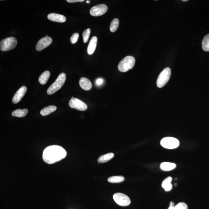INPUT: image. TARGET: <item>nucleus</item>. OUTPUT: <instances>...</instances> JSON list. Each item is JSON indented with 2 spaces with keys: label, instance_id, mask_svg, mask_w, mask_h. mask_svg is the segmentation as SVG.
<instances>
[{
  "label": "nucleus",
  "instance_id": "nucleus-1",
  "mask_svg": "<svg viewBox=\"0 0 209 209\" xmlns=\"http://www.w3.org/2000/svg\"><path fill=\"white\" fill-rule=\"evenodd\" d=\"M67 154L66 150L62 147L58 145L50 146L43 151L42 158L45 162L52 164L65 158Z\"/></svg>",
  "mask_w": 209,
  "mask_h": 209
},
{
  "label": "nucleus",
  "instance_id": "nucleus-2",
  "mask_svg": "<svg viewBox=\"0 0 209 209\" xmlns=\"http://www.w3.org/2000/svg\"><path fill=\"white\" fill-rule=\"evenodd\" d=\"M66 80V74L64 73L60 74L56 81L48 88L47 93L49 95L53 94L60 90L65 83Z\"/></svg>",
  "mask_w": 209,
  "mask_h": 209
},
{
  "label": "nucleus",
  "instance_id": "nucleus-3",
  "mask_svg": "<svg viewBox=\"0 0 209 209\" xmlns=\"http://www.w3.org/2000/svg\"><path fill=\"white\" fill-rule=\"evenodd\" d=\"M135 64V58L131 56L126 57L119 63L118 68L120 72L128 71L133 68Z\"/></svg>",
  "mask_w": 209,
  "mask_h": 209
},
{
  "label": "nucleus",
  "instance_id": "nucleus-4",
  "mask_svg": "<svg viewBox=\"0 0 209 209\" xmlns=\"http://www.w3.org/2000/svg\"><path fill=\"white\" fill-rule=\"evenodd\" d=\"M18 43L17 39L14 37L4 39L0 43V49L2 51H8L14 49Z\"/></svg>",
  "mask_w": 209,
  "mask_h": 209
},
{
  "label": "nucleus",
  "instance_id": "nucleus-5",
  "mask_svg": "<svg viewBox=\"0 0 209 209\" xmlns=\"http://www.w3.org/2000/svg\"><path fill=\"white\" fill-rule=\"evenodd\" d=\"M171 69L169 68H165L160 73L158 77L156 85L158 88H162L166 85L171 76Z\"/></svg>",
  "mask_w": 209,
  "mask_h": 209
},
{
  "label": "nucleus",
  "instance_id": "nucleus-6",
  "mask_svg": "<svg viewBox=\"0 0 209 209\" xmlns=\"http://www.w3.org/2000/svg\"><path fill=\"white\" fill-rule=\"evenodd\" d=\"M160 144L164 148L168 149H173L179 146V141L176 138L173 137H165L164 138L160 141Z\"/></svg>",
  "mask_w": 209,
  "mask_h": 209
},
{
  "label": "nucleus",
  "instance_id": "nucleus-7",
  "mask_svg": "<svg viewBox=\"0 0 209 209\" xmlns=\"http://www.w3.org/2000/svg\"><path fill=\"white\" fill-rule=\"evenodd\" d=\"M113 198L117 204L120 206H127L131 203L129 197L123 193H115L113 195Z\"/></svg>",
  "mask_w": 209,
  "mask_h": 209
},
{
  "label": "nucleus",
  "instance_id": "nucleus-8",
  "mask_svg": "<svg viewBox=\"0 0 209 209\" xmlns=\"http://www.w3.org/2000/svg\"><path fill=\"white\" fill-rule=\"evenodd\" d=\"M69 106L72 109L80 110L85 111L88 109L87 106L82 101L77 98L72 97L69 102Z\"/></svg>",
  "mask_w": 209,
  "mask_h": 209
},
{
  "label": "nucleus",
  "instance_id": "nucleus-9",
  "mask_svg": "<svg viewBox=\"0 0 209 209\" xmlns=\"http://www.w3.org/2000/svg\"><path fill=\"white\" fill-rule=\"evenodd\" d=\"M107 10V6L106 5L100 4L92 7L90 10V13L92 16H100L106 13Z\"/></svg>",
  "mask_w": 209,
  "mask_h": 209
},
{
  "label": "nucleus",
  "instance_id": "nucleus-10",
  "mask_svg": "<svg viewBox=\"0 0 209 209\" xmlns=\"http://www.w3.org/2000/svg\"><path fill=\"white\" fill-rule=\"evenodd\" d=\"M52 42V38L48 36L42 38L37 43L36 47V51H40L45 49L49 46Z\"/></svg>",
  "mask_w": 209,
  "mask_h": 209
},
{
  "label": "nucleus",
  "instance_id": "nucleus-11",
  "mask_svg": "<svg viewBox=\"0 0 209 209\" xmlns=\"http://www.w3.org/2000/svg\"><path fill=\"white\" fill-rule=\"evenodd\" d=\"M27 87L25 86L22 87L16 92L13 97L12 99L13 103L14 104H16L20 102L27 92Z\"/></svg>",
  "mask_w": 209,
  "mask_h": 209
},
{
  "label": "nucleus",
  "instance_id": "nucleus-12",
  "mask_svg": "<svg viewBox=\"0 0 209 209\" xmlns=\"http://www.w3.org/2000/svg\"><path fill=\"white\" fill-rule=\"evenodd\" d=\"M47 18L52 22L58 23H64L66 20V18L64 16L54 13L48 14Z\"/></svg>",
  "mask_w": 209,
  "mask_h": 209
},
{
  "label": "nucleus",
  "instance_id": "nucleus-13",
  "mask_svg": "<svg viewBox=\"0 0 209 209\" xmlns=\"http://www.w3.org/2000/svg\"><path fill=\"white\" fill-rule=\"evenodd\" d=\"M79 84L81 89L86 91L90 90L92 87L90 80L85 77H81L80 79Z\"/></svg>",
  "mask_w": 209,
  "mask_h": 209
},
{
  "label": "nucleus",
  "instance_id": "nucleus-14",
  "mask_svg": "<svg viewBox=\"0 0 209 209\" xmlns=\"http://www.w3.org/2000/svg\"><path fill=\"white\" fill-rule=\"evenodd\" d=\"M97 38L93 36L91 39L87 48V52L89 55H92L94 53L96 48L97 43Z\"/></svg>",
  "mask_w": 209,
  "mask_h": 209
},
{
  "label": "nucleus",
  "instance_id": "nucleus-15",
  "mask_svg": "<svg viewBox=\"0 0 209 209\" xmlns=\"http://www.w3.org/2000/svg\"><path fill=\"white\" fill-rule=\"evenodd\" d=\"M176 167L175 164L170 162H163L160 165V168L161 169L166 171L173 170L175 169Z\"/></svg>",
  "mask_w": 209,
  "mask_h": 209
},
{
  "label": "nucleus",
  "instance_id": "nucleus-16",
  "mask_svg": "<svg viewBox=\"0 0 209 209\" xmlns=\"http://www.w3.org/2000/svg\"><path fill=\"white\" fill-rule=\"evenodd\" d=\"M50 74L49 71H46L42 73L39 77V82L42 85H44L46 84L48 81V79L50 77Z\"/></svg>",
  "mask_w": 209,
  "mask_h": 209
},
{
  "label": "nucleus",
  "instance_id": "nucleus-17",
  "mask_svg": "<svg viewBox=\"0 0 209 209\" xmlns=\"http://www.w3.org/2000/svg\"><path fill=\"white\" fill-rule=\"evenodd\" d=\"M57 109L56 106H51L43 108L40 112V114L43 116H46L51 113L56 111Z\"/></svg>",
  "mask_w": 209,
  "mask_h": 209
},
{
  "label": "nucleus",
  "instance_id": "nucleus-18",
  "mask_svg": "<svg viewBox=\"0 0 209 209\" xmlns=\"http://www.w3.org/2000/svg\"><path fill=\"white\" fill-rule=\"evenodd\" d=\"M114 156V154L112 153L106 154L100 156L98 159V161L100 163H106L112 159Z\"/></svg>",
  "mask_w": 209,
  "mask_h": 209
},
{
  "label": "nucleus",
  "instance_id": "nucleus-19",
  "mask_svg": "<svg viewBox=\"0 0 209 209\" xmlns=\"http://www.w3.org/2000/svg\"><path fill=\"white\" fill-rule=\"evenodd\" d=\"M28 112V110L27 109H23V110L19 109L13 112L12 113V115L13 116L18 118H23L27 115Z\"/></svg>",
  "mask_w": 209,
  "mask_h": 209
},
{
  "label": "nucleus",
  "instance_id": "nucleus-20",
  "mask_svg": "<svg viewBox=\"0 0 209 209\" xmlns=\"http://www.w3.org/2000/svg\"><path fill=\"white\" fill-rule=\"evenodd\" d=\"M124 180V177L123 176H114L109 177L108 181L112 183H119L123 182Z\"/></svg>",
  "mask_w": 209,
  "mask_h": 209
},
{
  "label": "nucleus",
  "instance_id": "nucleus-21",
  "mask_svg": "<svg viewBox=\"0 0 209 209\" xmlns=\"http://www.w3.org/2000/svg\"><path fill=\"white\" fill-rule=\"evenodd\" d=\"M202 47L203 51L206 52L209 51V34L204 37L202 42Z\"/></svg>",
  "mask_w": 209,
  "mask_h": 209
},
{
  "label": "nucleus",
  "instance_id": "nucleus-22",
  "mask_svg": "<svg viewBox=\"0 0 209 209\" xmlns=\"http://www.w3.org/2000/svg\"><path fill=\"white\" fill-rule=\"evenodd\" d=\"M119 19L117 18H115V19H113L110 25V31L113 33L115 32L118 30V27H119Z\"/></svg>",
  "mask_w": 209,
  "mask_h": 209
},
{
  "label": "nucleus",
  "instance_id": "nucleus-23",
  "mask_svg": "<svg viewBox=\"0 0 209 209\" xmlns=\"http://www.w3.org/2000/svg\"><path fill=\"white\" fill-rule=\"evenodd\" d=\"M91 33L90 29H87L83 31V40L84 43L87 42L89 40V37Z\"/></svg>",
  "mask_w": 209,
  "mask_h": 209
},
{
  "label": "nucleus",
  "instance_id": "nucleus-24",
  "mask_svg": "<svg viewBox=\"0 0 209 209\" xmlns=\"http://www.w3.org/2000/svg\"><path fill=\"white\" fill-rule=\"evenodd\" d=\"M174 209H188L187 205L184 202H181L175 206Z\"/></svg>",
  "mask_w": 209,
  "mask_h": 209
},
{
  "label": "nucleus",
  "instance_id": "nucleus-25",
  "mask_svg": "<svg viewBox=\"0 0 209 209\" xmlns=\"http://www.w3.org/2000/svg\"><path fill=\"white\" fill-rule=\"evenodd\" d=\"M79 37V34L77 33L73 34L71 37L70 41L71 43L73 44L77 43V40H78Z\"/></svg>",
  "mask_w": 209,
  "mask_h": 209
},
{
  "label": "nucleus",
  "instance_id": "nucleus-26",
  "mask_svg": "<svg viewBox=\"0 0 209 209\" xmlns=\"http://www.w3.org/2000/svg\"><path fill=\"white\" fill-rule=\"evenodd\" d=\"M172 181V178L171 177H168L165 178V179L163 181L162 184H161V186L163 187L167 184L170 183Z\"/></svg>",
  "mask_w": 209,
  "mask_h": 209
},
{
  "label": "nucleus",
  "instance_id": "nucleus-27",
  "mask_svg": "<svg viewBox=\"0 0 209 209\" xmlns=\"http://www.w3.org/2000/svg\"><path fill=\"white\" fill-rule=\"evenodd\" d=\"M162 188L164 189L165 191L169 192L172 190L173 185L170 183L168 184L167 185L163 187Z\"/></svg>",
  "mask_w": 209,
  "mask_h": 209
},
{
  "label": "nucleus",
  "instance_id": "nucleus-28",
  "mask_svg": "<svg viewBox=\"0 0 209 209\" xmlns=\"http://www.w3.org/2000/svg\"><path fill=\"white\" fill-rule=\"evenodd\" d=\"M104 80L102 78H98L96 81L95 83L97 86H100L103 83Z\"/></svg>",
  "mask_w": 209,
  "mask_h": 209
},
{
  "label": "nucleus",
  "instance_id": "nucleus-29",
  "mask_svg": "<svg viewBox=\"0 0 209 209\" xmlns=\"http://www.w3.org/2000/svg\"><path fill=\"white\" fill-rule=\"evenodd\" d=\"M84 1V0H67V2L69 3H74L77 2H82Z\"/></svg>",
  "mask_w": 209,
  "mask_h": 209
},
{
  "label": "nucleus",
  "instance_id": "nucleus-30",
  "mask_svg": "<svg viewBox=\"0 0 209 209\" xmlns=\"http://www.w3.org/2000/svg\"><path fill=\"white\" fill-rule=\"evenodd\" d=\"M175 206H174V203L173 202H171L170 203V206L168 209H174Z\"/></svg>",
  "mask_w": 209,
  "mask_h": 209
},
{
  "label": "nucleus",
  "instance_id": "nucleus-31",
  "mask_svg": "<svg viewBox=\"0 0 209 209\" xmlns=\"http://www.w3.org/2000/svg\"><path fill=\"white\" fill-rule=\"evenodd\" d=\"M86 2L87 3L89 4L90 3V1H87Z\"/></svg>",
  "mask_w": 209,
  "mask_h": 209
},
{
  "label": "nucleus",
  "instance_id": "nucleus-32",
  "mask_svg": "<svg viewBox=\"0 0 209 209\" xmlns=\"http://www.w3.org/2000/svg\"><path fill=\"white\" fill-rule=\"evenodd\" d=\"M182 1H183V2H187V1H188V0H182Z\"/></svg>",
  "mask_w": 209,
  "mask_h": 209
}]
</instances>
